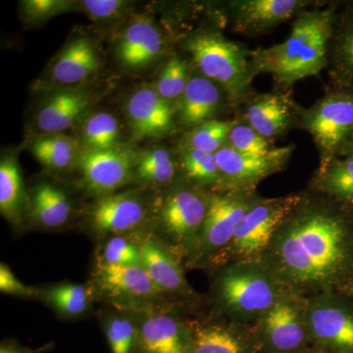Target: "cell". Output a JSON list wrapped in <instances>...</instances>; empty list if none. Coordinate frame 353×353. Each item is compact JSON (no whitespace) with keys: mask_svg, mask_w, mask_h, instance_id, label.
<instances>
[{"mask_svg":"<svg viewBox=\"0 0 353 353\" xmlns=\"http://www.w3.org/2000/svg\"><path fill=\"white\" fill-rule=\"evenodd\" d=\"M299 6L296 0H250L241 3V19L253 27H266L290 18Z\"/></svg>","mask_w":353,"mask_h":353,"instance_id":"d4e9b609","label":"cell"},{"mask_svg":"<svg viewBox=\"0 0 353 353\" xmlns=\"http://www.w3.org/2000/svg\"><path fill=\"white\" fill-rule=\"evenodd\" d=\"M187 50L202 73L238 94L248 83L245 55L240 46L217 34H201L187 43Z\"/></svg>","mask_w":353,"mask_h":353,"instance_id":"5b68a950","label":"cell"},{"mask_svg":"<svg viewBox=\"0 0 353 353\" xmlns=\"http://www.w3.org/2000/svg\"><path fill=\"white\" fill-rule=\"evenodd\" d=\"M72 4L73 2L58 0H28L22 2V11L26 19L39 22L66 12L71 8Z\"/></svg>","mask_w":353,"mask_h":353,"instance_id":"74e56055","label":"cell"},{"mask_svg":"<svg viewBox=\"0 0 353 353\" xmlns=\"http://www.w3.org/2000/svg\"><path fill=\"white\" fill-rule=\"evenodd\" d=\"M79 168L90 192L105 196L129 182L134 168V159L128 150H88L78 157Z\"/></svg>","mask_w":353,"mask_h":353,"instance_id":"ba28073f","label":"cell"},{"mask_svg":"<svg viewBox=\"0 0 353 353\" xmlns=\"http://www.w3.org/2000/svg\"><path fill=\"white\" fill-rule=\"evenodd\" d=\"M219 102V90L210 80L201 77L190 79L181 102V119L188 126L208 122Z\"/></svg>","mask_w":353,"mask_h":353,"instance_id":"7402d4cb","label":"cell"},{"mask_svg":"<svg viewBox=\"0 0 353 353\" xmlns=\"http://www.w3.org/2000/svg\"><path fill=\"white\" fill-rule=\"evenodd\" d=\"M90 108L88 95L78 92H57L50 97L37 117L41 131L59 134L73 126Z\"/></svg>","mask_w":353,"mask_h":353,"instance_id":"d6986e66","label":"cell"},{"mask_svg":"<svg viewBox=\"0 0 353 353\" xmlns=\"http://www.w3.org/2000/svg\"><path fill=\"white\" fill-rule=\"evenodd\" d=\"M99 58L92 41L77 39L55 60L51 76L62 85H75L90 78L99 69Z\"/></svg>","mask_w":353,"mask_h":353,"instance_id":"ac0fdd59","label":"cell"},{"mask_svg":"<svg viewBox=\"0 0 353 353\" xmlns=\"http://www.w3.org/2000/svg\"><path fill=\"white\" fill-rule=\"evenodd\" d=\"M90 292L87 287L77 284H61L46 292V301L62 314H83L90 304Z\"/></svg>","mask_w":353,"mask_h":353,"instance_id":"f1b7e54d","label":"cell"},{"mask_svg":"<svg viewBox=\"0 0 353 353\" xmlns=\"http://www.w3.org/2000/svg\"><path fill=\"white\" fill-rule=\"evenodd\" d=\"M183 164L187 175L197 183L211 185L219 180L221 173L215 153L190 148L183 154Z\"/></svg>","mask_w":353,"mask_h":353,"instance_id":"1f68e13d","label":"cell"},{"mask_svg":"<svg viewBox=\"0 0 353 353\" xmlns=\"http://www.w3.org/2000/svg\"><path fill=\"white\" fill-rule=\"evenodd\" d=\"M285 287L268 265L241 260L220 274L216 296L230 314L248 322L264 315L284 294Z\"/></svg>","mask_w":353,"mask_h":353,"instance_id":"3957f363","label":"cell"},{"mask_svg":"<svg viewBox=\"0 0 353 353\" xmlns=\"http://www.w3.org/2000/svg\"><path fill=\"white\" fill-rule=\"evenodd\" d=\"M287 150H276L268 157L243 154L232 148H222L215 153L221 175L236 183H250L264 178L278 168Z\"/></svg>","mask_w":353,"mask_h":353,"instance_id":"e0dca14e","label":"cell"},{"mask_svg":"<svg viewBox=\"0 0 353 353\" xmlns=\"http://www.w3.org/2000/svg\"><path fill=\"white\" fill-rule=\"evenodd\" d=\"M32 154L43 164L55 170L67 168L74 161L78 152L75 139L66 134H51L36 141L32 148Z\"/></svg>","mask_w":353,"mask_h":353,"instance_id":"484cf974","label":"cell"},{"mask_svg":"<svg viewBox=\"0 0 353 353\" xmlns=\"http://www.w3.org/2000/svg\"><path fill=\"white\" fill-rule=\"evenodd\" d=\"M136 174L139 180L153 185L171 182L175 175V166L170 153L162 148L146 153L136 167Z\"/></svg>","mask_w":353,"mask_h":353,"instance_id":"f546056e","label":"cell"},{"mask_svg":"<svg viewBox=\"0 0 353 353\" xmlns=\"http://www.w3.org/2000/svg\"><path fill=\"white\" fill-rule=\"evenodd\" d=\"M306 301L285 290L254 330L262 353H294L311 347L305 318Z\"/></svg>","mask_w":353,"mask_h":353,"instance_id":"277c9868","label":"cell"},{"mask_svg":"<svg viewBox=\"0 0 353 353\" xmlns=\"http://www.w3.org/2000/svg\"><path fill=\"white\" fill-rule=\"evenodd\" d=\"M139 328L127 318H112L106 325L105 334L112 353H136Z\"/></svg>","mask_w":353,"mask_h":353,"instance_id":"e575fe53","label":"cell"},{"mask_svg":"<svg viewBox=\"0 0 353 353\" xmlns=\"http://www.w3.org/2000/svg\"><path fill=\"white\" fill-rule=\"evenodd\" d=\"M101 264L143 266V261L139 248L122 236H115L106 243Z\"/></svg>","mask_w":353,"mask_h":353,"instance_id":"8d00e7d4","label":"cell"},{"mask_svg":"<svg viewBox=\"0 0 353 353\" xmlns=\"http://www.w3.org/2000/svg\"><path fill=\"white\" fill-rule=\"evenodd\" d=\"M296 202V197H284L252 204L228 248L241 260H256L268 250Z\"/></svg>","mask_w":353,"mask_h":353,"instance_id":"8992f818","label":"cell"},{"mask_svg":"<svg viewBox=\"0 0 353 353\" xmlns=\"http://www.w3.org/2000/svg\"><path fill=\"white\" fill-rule=\"evenodd\" d=\"M126 109L132 131L138 138H160L173 129L174 110L170 102L153 88H143L134 92Z\"/></svg>","mask_w":353,"mask_h":353,"instance_id":"7c38bea8","label":"cell"},{"mask_svg":"<svg viewBox=\"0 0 353 353\" xmlns=\"http://www.w3.org/2000/svg\"><path fill=\"white\" fill-rule=\"evenodd\" d=\"M189 353H259L254 331L241 325L190 324Z\"/></svg>","mask_w":353,"mask_h":353,"instance_id":"8fae6325","label":"cell"},{"mask_svg":"<svg viewBox=\"0 0 353 353\" xmlns=\"http://www.w3.org/2000/svg\"><path fill=\"white\" fill-rule=\"evenodd\" d=\"M189 325L167 314L152 316L139 328L136 353H189Z\"/></svg>","mask_w":353,"mask_h":353,"instance_id":"2e32d148","label":"cell"},{"mask_svg":"<svg viewBox=\"0 0 353 353\" xmlns=\"http://www.w3.org/2000/svg\"><path fill=\"white\" fill-rule=\"evenodd\" d=\"M32 216L41 226L57 228L69 220L71 203L61 190L41 183L32 194L31 201Z\"/></svg>","mask_w":353,"mask_h":353,"instance_id":"603a6c76","label":"cell"},{"mask_svg":"<svg viewBox=\"0 0 353 353\" xmlns=\"http://www.w3.org/2000/svg\"><path fill=\"white\" fill-rule=\"evenodd\" d=\"M163 48V37L157 26L148 18H137L121 37L117 57L128 68L139 69L157 60Z\"/></svg>","mask_w":353,"mask_h":353,"instance_id":"9a60e30c","label":"cell"},{"mask_svg":"<svg viewBox=\"0 0 353 353\" xmlns=\"http://www.w3.org/2000/svg\"><path fill=\"white\" fill-rule=\"evenodd\" d=\"M229 139L232 148L243 154L264 157L275 152L271 150L264 137L260 136L252 127L245 125H236L230 132Z\"/></svg>","mask_w":353,"mask_h":353,"instance_id":"d590c367","label":"cell"},{"mask_svg":"<svg viewBox=\"0 0 353 353\" xmlns=\"http://www.w3.org/2000/svg\"><path fill=\"white\" fill-rule=\"evenodd\" d=\"M289 118V105L284 99L276 95L259 99L248 110L250 127L265 139L284 131Z\"/></svg>","mask_w":353,"mask_h":353,"instance_id":"cb8c5ba5","label":"cell"},{"mask_svg":"<svg viewBox=\"0 0 353 353\" xmlns=\"http://www.w3.org/2000/svg\"><path fill=\"white\" fill-rule=\"evenodd\" d=\"M236 126L233 121H208L197 128L190 139V148L216 153Z\"/></svg>","mask_w":353,"mask_h":353,"instance_id":"d6a6232c","label":"cell"},{"mask_svg":"<svg viewBox=\"0 0 353 353\" xmlns=\"http://www.w3.org/2000/svg\"><path fill=\"white\" fill-rule=\"evenodd\" d=\"M331 27V14L327 11L303 15L285 43L262 53V68L285 83L317 75L326 64Z\"/></svg>","mask_w":353,"mask_h":353,"instance_id":"7a4b0ae2","label":"cell"},{"mask_svg":"<svg viewBox=\"0 0 353 353\" xmlns=\"http://www.w3.org/2000/svg\"><path fill=\"white\" fill-rule=\"evenodd\" d=\"M294 353H325L324 352H322V350H318L317 347H309L308 348H306V350H301V352H294Z\"/></svg>","mask_w":353,"mask_h":353,"instance_id":"7bdbcfd3","label":"cell"},{"mask_svg":"<svg viewBox=\"0 0 353 353\" xmlns=\"http://www.w3.org/2000/svg\"><path fill=\"white\" fill-rule=\"evenodd\" d=\"M306 325L312 347L325 353H353V314L331 297L306 301Z\"/></svg>","mask_w":353,"mask_h":353,"instance_id":"52a82bcc","label":"cell"},{"mask_svg":"<svg viewBox=\"0 0 353 353\" xmlns=\"http://www.w3.org/2000/svg\"><path fill=\"white\" fill-rule=\"evenodd\" d=\"M139 248L143 267L160 292H181L189 290L180 264L157 241L146 240Z\"/></svg>","mask_w":353,"mask_h":353,"instance_id":"ffe728a7","label":"cell"},{"mask_svg":"<svg viewBox=\"0 0 353 353\" xmlns=\"http://www.w3.org/2000/svg\"><path fill=\"white\" fill-rule=\"evenodd\" d=\"M268 250L270 267L285 285L319 290L336 280L347 266V230L338 218L311 211L285 222Z\"/></svg>","mask_w":353,"mask_h":353,"instance_id":"6da1fadb","label":"cell"},{"mask_svg":"<svg viewBox=\"0 0 353 353\" xmlns=\"http://www.w3.org/2000/svg\"><path fill=\"white\" fill-rule=\"evenodd\" d=\"M341 54L345 65L353 73V29L347 32L341 46Z\"/></svg>","mask_w":353,"mask_h":353,"instance_id":"b9f144b4","label":"cell"},{"mask_svg":"<svg viewBox=\"0 0 353 353\" xmlns=\"http://www.w3.org/2000/svg\"><path fill=\"white\" fill-rule=\"evenodd\" d=\"M99 275L105 289L124 296L150 297L161 292L143 266L101 264Z\"/></svg>","mask_w":353,"mask_h":353,"instance_id":"44dd1931","label":"cell"},{"mask_svg":"<svg viewBox=\"0 0 353 353\" xmlns=\"http://www.w3.org/2000/svg\"><path fill=\"white\" fill-rule=\"evenodd\" d=\"M208 203L196 192H174L162 208V224L166 233L180 245H196L208 213Z\"/></svg>","mask_w":353,"mask_h":353,"instance_id":"30bf717a","label":"cell"},{"mask_svg":"<svg viewBox=\"0 0 353 353\" xmlns=\"http://www.w3.org/2000/svg\"><path fill=\"white\" fill-rule=\"evenodd\" d=\"M308 129L325 152H333L353 128V99L334 95L322 101L310 114Z\"/></svg>","mask_w":353,"mask_h":353,"instance_id":"5bb4252c","label":"cell"},{"mask_svg":"<svg viewBox=\"0 0 353 353\" xmlns=\"http://www.w3.org/2000/svg\"><path fill=\"white\" fill-rule=\"evenodd\" d=\"M119 134L117 119L108 112L95 113L85 121L83 126V141L88 150H112L117 145Z\"/></svg>","mask_w":353,"mask_h":353,"instance_id":"83f0119b","label":"cell"},{"mask_svg":"<svg viewBox=\"0 0 353 353\" xmlns=\"http://www.w3.org/2000/svg\"><path fill=\"white\" fill-rule=\"evenodd\" d=\"M252 204L241 196H214L208 202V213L196 245L201 252H213L228 248L239 225Z\"/></svg>","mask_w":353,"mask_h":353,"instance_id":"9c48e42d","label":"cell"},{"mask_svg":"<svg viewBox=\"0 0 353 353\" xmlns=\"http://www.w3.org/2000/svg\"><path fill=\"white\" fill-rule=\"evenodd\" d=\"M321 185L334 196L353 201V157L332 164L325 171Z\"/></svg>","mask_w":353,"mask_h":353,"instance_id":"836d02e7","label":"cell"},{"mask_svg":"<svg viewBox=\"0 0 353 353\" xmlns=\"http://www.w3.org/2000/svg\"><path fill=\"white\" fill-rule=\"evenodd\" d=\"M143 201L132 192L108 194L95 202L90 219L97 233L121 234L137 229L145 218Z\"/></svg>","mask_w":353,"mask_h":353,"instance_id":"4fadbf2b","label":"cell"},{"mask_svg":"<svg viewBox=\"0 0 353 353\" xmlns=\"http://www.w3.org/2000/svg\"><path fill=\"white\" fill-rule=\"evenodd\" d=\"M0 290L12 296L24 297L38 296V290L20 282L6 265H0Z\"/></svg>","mask_w":353,"mask_h":353,"instance_id":"ab89813d","label":"cell"},{"mask_svg":"<svg viewBox=\"0 0 353 353\" xmlns=\"http://www.w3.org/2000/svg\"><path fill=\"white\" fill-rule=\"evenodd\" d=\"M23 185L19 167L12 158L0 164V211L7 219L15 221L23 205Z\"/></svg>","mask_w":353,"mask_h":353,"instance_id":"4316f807","label":"cell"},{"mask_svg":"<svg viewBox=\"0 0 353 353\" xmlns=\"http://www.w3.org/2000/svg\"><path fill=\"white\" fill-rule=\"evenodd\" d=\"M81 4L85 12L92 19L105 20L123 12L128 3L120 0H85Z\"/></svg>","mask_w":353,"mask_h":353,"instance_id":"f35d334b","label":"cell"},{"mask_svg":"<svg viewBox=\"0 0 353 353\" xmlns=\"http://www.w3.org/2000/svg\"><path fill=\"white\" fill-rule=\"evenodd\" d=\"M52 345H46L39 348L22 347L13 341H3L0 347V353H41L51 350Z\"/></svg>","mask_w":353,"mask_h":353,"instance_id":"60d3db41","label":"cell"},{"mask_svg":"<svg viewBox=\"0 0 353 353\" xmlns=\"http://www.w3.org/2000/svg\"><path fill=\"white\" fill-rule=\"evenodd\" d=\"M189 81L187 64L180 57H173L158 77L155 90L166 101H173L183 97Z\"/></svg>","mask_w":353,"mask_h":353,"instance_id":"4dcf8cb0","label":"cell"}]
</instances>
